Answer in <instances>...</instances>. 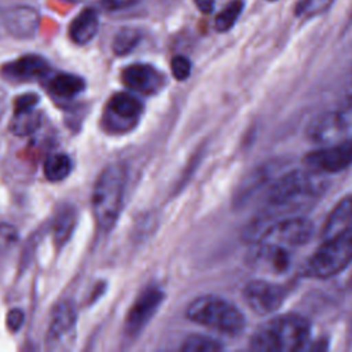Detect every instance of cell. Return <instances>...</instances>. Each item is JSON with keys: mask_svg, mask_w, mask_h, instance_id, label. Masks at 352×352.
Here are the masks:
<instances>
[{"mask_svg": "<svg viewBox=\"0 0 352 352\" xmlns=\"http://www.w3.org/2000/svg\"><path fill=\"white\" fill-rule=\"evenodd\" d=\"M268 1H275V0H268Z\"/></svg>", "mask_w": 352, "mask_h": 352, "instance_id": "e575fe53", "label": "cell"}, {"mask_svg": "<svg viewBox=\"0 0 352 352\" xmlns=\"http://www.w3.org/2000/svg\"><path fill=\"white\" fill-rule=\"evenodd\" d=\"M142 38V33L135 28H122L120 29L111 41V50L116 55L124 56L133 51V48L139 44Z\"/></svg>", "mask_w": 352, "mask_h": 352, "instance_id": "603a6c76", "label": "cell"}, {"mask_svg": "<svg viewBox=\"0 0 352 352\" xmlns=\"http://www.w3.org/2000/svg\"><path fill=\"white\" fill-rule=\"evenodd\" d=\"M170 70L173 77L177 81H184L190 77L191 70H192V65L191 60L187 56L183 55H176L172 58L170 60Z\"/></svg>", "mask_w": 352, "mask_h": 352, "instance_id": "f1b7e54d", "label": "cell"}, {"mask_svg": "<svg viewBox=\"0 0 352 352\" xmlns=\"http://www.w3.org/2000/svg\"><path fill=\"white\" fill-rule=\"evenodd\" d=\"M252 258L258 267L278 274L286 271L290 265V254L287 249L267 242H254Z\"/></svg>", "mask_w": 352, "mask_h": 352, "instance_id": "2e32d148", "label": "cell"}, {"mask_svg": "<svg viewBox=\"0 0 352 352\" xmlns=\"http://www.w3.org/2000/svg\"><path fill=\"white\" fill-rule=\"evenodd\" d=\"M243 10L242 0H231L226 4V7L216 15L214 18V29L217 32H227L230 30L235 22L238 21L241 12Z\"/></svg>", "mask_w": 352, "mask_h": 352, "instance_id": "d4e9b609", "label": "cell"}, {"mask_svg": "<svg viewBox=\"0 0 352 352\" xmlns=\"http://www.w3.org/2000/svg\"><path fill=\"white\" fill-rule=\"evenodd\" d=\"M99 30V16L95 8H84L69 26V37L77 45L88 44Z\"/></svg>", "mask_w": 352, "mask_h": 352, "instance_id": "e0dca14e", "label": "cell"}, {"mask_svg": "<svg viewBox=\"0 0 352 352\" xmlns=\"http://www.w3.org/2000/svg\"><path fill=\"white\" fill-rule=\"evenodd\" d=\"M309 322L298 314L278 315L263 323L250 337L249 346L263 352H296L308 346Z\"/></svg>", "mask_w": 352, "mask_h": 352, "instance_id": "7a4b0ae2", "label": "cell"}, {"mask_svg": "<svg viewBox=\"0 0 352 352\" xmlns=\"http://www.w3.org/2000/svg\"><path fill=\"white\" fill-rule=\"evenodd\" d=\"M346 131V120L341 113L327 111L316 116L307 126V136L316 143H331Z\"/></svg>", "mask_w": 352, "mask_h": 352, "instance_id": "9a60e30c", "label": "cell"}, {"mask_svg": "<svg viewBox=\"0 0 352 352\" xmlns=\"http://www.w3.org/2000/svg\"><path fill=\"white\" fill-rule=\"evenodd\" d=\"M242 293L249 308L261 316L275 312L287 296V290L283 285L265 279L249 280Z\"/></svg>", "mask_w": 352, "mask_h": 352, "instance_id": "9c48e42d", "label": "cell"}, {"mask_svg": "<svg viewBox=\"0 0 352 352\" xmlns=\"http://www.w3.org/2000/svg\"><path fill=\"white\" fill-rule=\"evenodd\" d=\"M326 180L312 169H294L276 179L267 191L264 214L257 217L248 228L250 238L254 231L267 220L280 213H293L308 208L318 201L326 190Z\"/></svg>", "mask_w": 352, "mask_h": 352, "instance_id": "6da1fadb", "label": "cell"}, {"mask_svg": "<svg viewBox=\"0 0 352 352\" xmlns=\"http://www.w3.org/2000/svg\"><path fill=\"white\" fill-rule=\"evenodd\" d=\"M304 164L319 173H336L346 169L352 165V138L308 153L304 157Z\"/></svg>", "mask_w": 352, "mask_h": 352, "instance_id": "8fae6325", "label": "cell"}, {"mask_svg": "<svg viewBox=\"0 0 352 352\" xmlns=\"http://www.w3.org/2000/svg\"><path fill=\"white\" fill-rule=\"evenodd\" d=\"M126 168L114 162L99 173L91 197V205L96 226L100 231L109 232L122 212L126 191Z\"/></svg>", "mask_w": 352, "mask_h": 352, "instance_id": "3957f363", "label": "cell"}, {"mask_svg": "<svg viewBox=\"0 0 352 352\" xmlns=\"http://www.w3.org/2000/svg\"><path fill=\"white\" fill-rule=\"evenodd\" d=\"M8 33L16 38H32L40 25L38 12L29 6H15L8 8L3 16Z\"/></svg>", "mask_w": 352, "mask_h": 352, "instance_id": "5bb4252c", "label": "cell"}, {"mask_svg": "<svg viewBox=\"0 0 352 352\" xmlns=\"http://www.w3.org/2000/svg\"><path fill=\"white\" fill-rule=\"evenodd\" d=\"M352 226V195L341 198L327 216L322 234L329 238Z\"/></svg>", "mask_w": 352, "mask_h": 352, "instance_id": "ac0fdd59", "label": "cell"}, {"mask_svg": "<svg viewBox=\"0 0 352 352\" xmlns=\"http://www.w3.org/2000/svg\"><path fill=\"white\" fill-rule=\"evenodd\" d=\"M50 72V63L45 58L34 54L22 55L1 67V73L6 78L14 81H32L47 76Z\"/></svg>", "mask_w": 352, "mask_h": 352, "instance_id": "4fadbf2b", "label": "cell"}, {"mask_svg": "<svg viewBox=\"0 0 352 352\" xmlns=\"http://www.w3.org/2000/svg\"><path fill=\"white\" fill-rule=\"evenodd\" d=\"M40 98L36 94H25L15 99V110H30L36 109Z\"/></svg>", "mask_w": 352, "mask_h": 352, "instance_id": "4dcf8cb0", "label": "cell"}, {"mask_svg": "<svg viewBox=\"0 0 352 352\" xmlns=\"http://www.w3.org/2000/svg\"><path fill=\"white\" fill-rule=\"evenodd\" d=\"M77 220H78L77 209L73 205L66 204L58 209L54 217V226H52L54 241L58 248H62L63 245L67 243V241L73 235V231L77 226Z\"/></svg>", "mask_w": 352, "mask_h": 352, "instance_id": "d6986e66", "label": "cell"}, {"mask_svg": "<svg viewBox=\"0 0 352 352\" xmlns=\"http://www.w3.org/2000/svg\"><path fill=\"white\" fill-rule=\"evenodd\" d=\"M314 234V224L305 217H285L268 221L254 242H267L289 248L305 245Z\"/></svg>", "mask_w": 352, "mask_h": 352, "instance_id": "8992f818", "label": "cell"}, {"mask_svg": "<svg viewBox=\"0 0 352 352\" xmlns=\"http://www.w3.org/2000/svg\"><path fill=\"white\" fill-rule=\"evenodd\" d=\"M40 126V114L36 109L14 110V117L10 124V131L18 136L33 133Z\"/></svg>", "mask_w": 352, "mask_h": 352, "instance_id": "7402d4cb", "label": "cell"}, {"mask_svg": "<svg viewBox=\"0 0 352 352\" xmlns=\"http://www.w3.org/2000/svg\"><path fill=\"white\" fill-rule=\"evenodd\" d=\"M85 88L82 77L72 73H58L48 81V89L58 98L70 99L81 94Z\"/></svg>", "mask_w": 352, "mask_h": 352, "instance_id": "ffe728a7", "label": "cell"}, {"mask_svg": "<svg viewBox=\"0 0 352 352\" xmlns=\"http://www.w3.org/2000/svg\"><path fill=\"white\" fill-rule=\"evenodd\" d=\"M122 82L131 91L154 95L164 87V74L148 63H132L121 73Z\"/></svg>", "mask_w": 352, "mask_h": 352, "instance_id": "7c38bea8", "label": "cell"}, {"mask_svg": "<svg viewBox=\"0 0 352 352\" xmlns=\"http://www.w3.org/2000/svg\"><path fill=\"white\" fill-rule=\"evenodd\" d=\"M351 286H352V276H351Z\"/></svg>", "mask_w": 352, "mask_h": 352, "instance_id": "836d02e7", "label": "cell"}, {"mask_svg": "<svg viewBox=\"0 0 352 352\" xmlns=\"http://www.w3.org/2000/svg\"><path fill=\"white\" fill-rule=\"evenodd\" d=\"M270 175H271V172H270V166H268V165L256 169V170L243 182V184L239 187V191H238V194L235 195V201H236L238 204H243L246 199H249V197H250L252 194H254V192L260 188V186H261L263 183L267 182V179H268Z\"/></svg>", "mask_w": 352, "mask_h": 352, "instance_id": "cb8c5ba5", "label": "cell"}, {"mask_svg": "<svg viewBox=\"0 0 352 352\" xmlns=\"http://www.w3.org/2000/svg\"><path fill=\"white\" fill-rule=\"evenodd\" d=\"M214 1H216V0H194L197 8H198L202 14H210V12L213 11Z\"/></svg>", "mask_w": 352, "mask_h": 352, "instance_id": "d6a6232c", "label": "cell"}, {"mask_svg": "<svg viewBox=\"0 0 352 352\" xmlns=\"http://www.w3.org/2000/svg\"><path fill=\"white\" fill-rule=\"evenodd\" d=\"M77 311L72 301H60L51 314L45 346L51 351H69L76 341Z\"/></svg>", "mask_w": 352, "mask_h": 352, "instance_id": "52a82bcc", "label": "cell"}, {"mask_svg": "<svg viewBox=\"0 0 352 352\" xmlns=\"http://www.w3.org/2000/svg\"><path fill=\"white\" fill-rule=\"evenodd\" d=\"M333 0H300L296 7V14L300 16H314L323 12Z\"/></svg>", "mask_w": 352, "mask_h": 352, "instance_id": "4316f807", "label": "cell"}, {"mask_svg": "<svg viewBox=\"0 0 352 352\" xmlns=\"http://www.w3.org/2000/svg\"><path fill=\"white\" fill-rule=\"evenodd\" d=\"M19 241L18 230L8 223H0V254L11 250Z\"/></svg>", "mask_w": 352, "mask_h": 352, "instance_id": "83f0119b", "label": "cell"}, {"mask_svg": "<svg viewBox=\"0 0 352 352\" xmlns=\"http://www.w3.org/2000/svg\"><path fill=\"white\" fill-rule=\"evenodd\" d=\"M73 169L72 158L65 153H55L50 155L43 166L44 176L47 180L56 183L60 180H65Z\"/></svg>", "mask_w": 352, "mask_h": 352, "instance_id": "44dd1931", "label": "cell"}, {"mask_svg": "<svg viewBox=\"0 0 352 352\" xmlns=\"http://www.w3.org/2000/svg\"><path fill=\"white\" fill-rule=\"evenodd\" d=\"M165 298L164 292L160 287L150 286L146 287L140 294L135 298L133 304L131 305L126 316H125V326L124 330L126 336L136 337L139 336L151 318L155 315L158 308L161 307Z\"/></svg>", "mask_w": 352, "mask_h": 352, "instance_id": "30bf717a", "label": "cell"}, {"mask_svg": "<svg viewBox=\"0 0 352 352\" xmlns=\"http://www.w3.org/2000/svg\"><path fill=\"white\" fill-rule=\"evenodd\" d=\"M139 0H99V4L106 11H120L132 7Z\"/></svg>", "mask_w": 352, "mask_h": 352, "instance_id": "1f68e13d", "label": "cell"}, {"mask_svg": "<svg viewBox=\"0 0 352 352\" xmlns=\"http://www.w3.org/2000/svg\"><path fill=\"white\" fill-rule=\"evenodd\" d=\"M223 349V344L209 336L190 334L182 344L183 352H217Z\"/></svg>", "mask_w": 352, "mask_h": 352, "instance_id": "484cf974", "label": "cell"}, {"mask_svg": "<svg viewBox=\"0 0 352 352\" xmlns=\"http://www.w3.org/2000/svg\"><path fill=\"white\" fill-rule=\"evenodd\" d=\"M144 104L129 92L114 94L104 109V125L111 132H126L139 121Z\"/></svg>", "mask_w": 352, "mask_h": 352, "instance_id": "ba28073f", "label": "cell"}, {"mask_svg": "<svg viewBox=\"0 0 352 352\" xmlns=\"http://www.w3.org/2000/svg\"><path fill=\"white\" fill-rule=\"evenodd\" d=\"M352 263V226L324 238L304 267V275L315 279H327Z\"/></svg>", "mask_w": 352, "mask_h": 352, "instance_id": "5b68a950", "label": "cell"}, {"mask_svg": "<svg viewBox=\"0 0 352 352\" xmlns=\"http://www.w3.org/2000/svg\"><path fill=\"white\" fill-rule=\"evenodd\" d=\"M186 316L197 324L231 337L239 336L246 327L243 314L232 302L214 294L194 298L186 309Z\"/></svg>", "mask_w": 352, "mask_h": 352, "instance_id": "277c9868", "label": "cell"}, {"mask_svg": "<svg viewBox=\"0 0 352 352\" xmlns=\"http://www.w3.org/2000/svg\"><path fill=\"white\" fill-rule=\"evenodd\" d=\"M25 322V312L19 308H12L7 312L6 324L10 331H18Z\"/></svg>", "mask_w": 352, "mask_h": 352, "instance_id": "f546056e", "label": "cell"}]
</instances>
